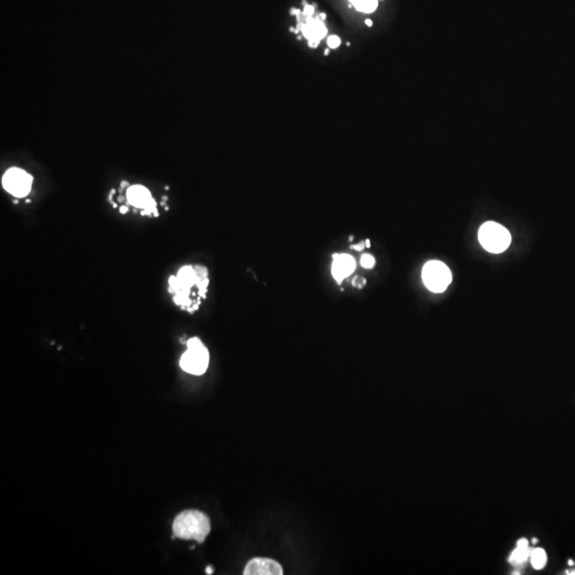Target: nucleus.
<instances>
[{
  "label": "nucleus",
  "mask_w": 575,
  "mask_h": 575,
  "mask_svg": "<svg viewBox=\"0 0 575 575\" xmlns=\"http://www.w3.org/2000/svg\"><path fill=\"white\" fill-rule=\"evenodd\" d=\"M211 525L207 515L197 510H185L175 518L173 532L180 539H194L202 543L210 533Z\"/></svg>",
  "instance_id": "obj_1"
},
{
  "label": "nucleus",
  "mask_w": 575,
  "mask_h": 575,
  "mask_svg": "<svg viewBox=\"0 0 575 575\" xmlns=\"http://www.w3.org/2000/svg\"><path fill=\"white\" fill-rule=\"evenodd\" d=\"M478 240L486 251L492 254H501L510 245L511 236L509 231L502 225L487 222L479 228Z\"/></svg>",
  "instance_id": "obj_2"
},
{
  "label": "nucleus",
  "mask_w": 575,
  "mask_h": 575,
  "mask_svg": "<svg viewBox=\"0 0 575 575\" xmlns=\"http://www.w3.org/2000/svg\"><path fill=\"white\" fill-rule=\"evenodd\" d=\"M187 349L180 359V366L186 373L202 375L209 366V352L198 338L187 341Z\"/></svg>",
  "instance_id": "obj_3"
},
{
  "label": "nucleus",
  "mask_w": 575,
  "mask_h": 575,
  "mask_svg": "<svg viewBox=\"0 0 575 575\" xmlns=\"http://www.w3.org/2000/svg\"><path fill=\"white\" fill-rule=\"evenodd\" d=\"M422 277L424 285L435 293H442L452 283V273L441 261H429L423 267Z\"/></svg>",
  "instance_id": "obj_4"
},
{
  "label": "nucleus",
  "mask_w": 575,
  "mask_h": 575,
  "mask_svg": "<svg viewBox=\"0 0 575 575\" xmlns=\"http://www.w3.org/2000/svg\"><path fill=\"white\" fill-rule=\"evenodd\" d=\"M32 178L20 168H10L3 176V186L11 194L18 197L26 196L31 190Z\"/></svg>",
  "instance_id": "obj_5"
},
{
  "label": "nucleus",
  "mask_w": 575,
  "mask_h": 575,
  "mask_svg": "<svg viewBox=\"0 0 575 575\" xmlns=\"http://www.w3.org/2000/svg\"><path fill=\"white\" fill-rule=\"evenodd\" d=\"M243 573L245 575H281L284 572L277 561L257 557L248 562Z\"/></svg>",
  "instance_id": "obj_6"
},
{
  "label": "nucleus",
  "mask_w": 575,
  "mask_h": 575,
  "mask_svg": "<svg viewBox=\"0 0 575 575\" xmlns=\"http://www.w3.org/2000/svg\"><path fill=\"white\" fill-rule=\"evenodd\" d=\"M331 274L338 284H341L343 279L352 275L356 268V261L354 257L347 254L334 255Z\"/></svg>",
  "instance_id": "obj_7"
},
{
  "label": "nucleus",
  "mask_w": 575,
  "mask_h": 575,
  "mask_svg": "<svg viewBox=\"0 0 575 575\" xmlns=\"http://www.w3.org/2000/svg\"><path fill=\"white\" fill-rule=\"evenodd\" d=\"M127 198L129 203L136 208H144L151 211L155 206L151 193H149L146 187L142 185L131 186L128 190Z\"/></svg>",
  "instance_id": "obj_8"
},
{
  "label": "nucleus",
  "mask_w": 575,
  "mask_h": 575,
  "mask_svg": "<svg viewBox=\"0 0 575 575\" xmlns=\"http://www.w3.org/2000/svg\"><path fill=\"white\" fill-rule=\"evenodd\" d=\"M303 34L309 40V45L312 48H315V43L317 44L318 41L322 40V37L327 33V30L325 28L322 21L318 20H308V24L306 26H303Z\"/></svg>",
  "instance_id": "obj_9"
},
{
  "label": "nucleus",
  "mask_w": 575,
  "mask_h": 575,
  "mask_svg": "<svg viewBox=\"0 0 575 575\" xmlns=\"http://www.w3.org/2000/svg\"><path fill=\"white\" fill-rule=\"evenodd\" d=\"M530 553H532V549L528 548V546H526V547L517 546V549L510 554L509 561L511 562L512 565H524L525 562L527 561V559L530 557Z\"/></svg>",
  "instance_id": "obj_10"
},
{
  "label": "nucleus",
  "mask_w": 575,
  "mask_h": 575,
  "mask_svg": "<svg viewBox=\"0 0 575 575\" xmlns=\"http://www.w3.org/2000/svg\"><path fill=\"white\" fill-rule=\"evenodd\" d=\"M547 560L548 557L545 549L540 548L532 549V553H530V561H532V565L536 570H541V569L545 568L547 565Z\"/></svg>",
  "instance_id": "obj_11"
},
{
  "label": "nucleus",
  "mask_w": 575,
  "mask_h": 575,
  "mask_svg": "<svg viewBox=\"0 0 575 575\" xmlns=\"http://www.w3.org/2000/svg\"><path fill=\"white\" fill-rule=\"evenodd\" d=\"M354 7L360 12L372 13L378 7V0H349Z\"/></svg>",
  "instance_id": "obj_12"
},
{
  "label": "nucleus",
  "mask_w": 575,
  "mask_h": 575,
  "mask_svg": "<svg viewBox=\"0 0 575 575\" xmlns=\"http://www.w3.org/2000/svg\"><path fill=\"white\" fill-rule=\"evenodd\" d=\"M360 264L362 267L370 270V268H373L375 266V258L372 255L365 254L360 259Z\"/></svg>",
  "instance_id": "obj_13"
},
{
  "label": "nucleus",
  "mask_w": 575,
  "mask_h": 575,
  "mask_svg": "<svg viewBox=\"0 0 575 575\" xmlns=\"http://www.w3.org/2000/svg\"><path fill=\"white\" fill-rule=\"evenodd\" d=\"M327 44H328V46H329L330 48H337V47H339V46H340V44H341V40H340V37H339V36H337V35H330V36L328 37Z\"/></svg>",
  "instance_id": "obj_14"
},
{
  "label": "nucleus",
  "mask_w": 575,
  "mask_h": 575,
  "mask_svg": "<svg viewBox=\"0 0 575 575\" xmlns=\"http://www.w3.org/2000/svg\"><path fill=\"white\" fill-rule=\"evenodd\" d=\"M366 284V280L365 278H361V277H356L353 280V286L359 288V289L364 288Z\"/></svg>",
  "instance_id": "obj_15"
},
{
  "label": "nucleus",
  "mask_w": 575,
  "mask_h": 575,
  "mask_svg": "<svg viewBox=\"0 0 575 575\" xmlns=\"http://www.w3.org/2000/svg\"><path fill=\"white\" fill-rule=\"evenodd\" d=\"M314 8L312 7V5H306L304 14L307 15V16H312L314 15Z\"/></svg>",
  "instance_id": "obj_16"
},
{
  "label": "nucleus",
  "mask_w": 575,
  "mask_h": 575,
  "mask_svg": "<svg viewBox=\"0 0 575 575\" xmlns=\"http://www.w3.org/2000/svg\"><path fill=\"white\" fill-rule=\"evenodd\" d=\"M365 247H366V242H360V243H358V244L352 246L353 249H356V251H358V252L364 251Z\"/></svg>",
  "instance_id": "obj_17"
},
{
  "label": "nucleus",
  "mask_w": 575,
  "mask_h": 575,
  "mask_svg": "<svg viewBox=\"0 0 575 575\" xmlns=\"http://www.w3.org/2000/svg\"><path fill=\"white\" fill-rule=\"evenodd\" d=\"M206 573H207V574H212V573H213V570H212L211 567H208L207 569H206Z\"/></svg>",
  "instance_id": "obj_18"
},
{
  "label": "nucleus",
  "mask_w": 575,
  "mask_h": 575,
  "mask_svg": "<svg viewBox=\"0 0 575 575\" xmlns=\"http://www.w3.org/2000/svg\"><path fill=\"white\" fill-rule=\"evenodd\" d=\"M366 26H368V27H372L373 26V22L371 20H366Z\"/></svg>",
  "instance_id": "obj_19"
},
{
  "label": "nucleus",
  "mask_w": 575,
  "mask_h": 575,
  "mask_svg": "<svg viewBox=\"0 0 575 575\" xmlns=\"http://www.w3.org/2000/svg\"><path fill=\"white\" fill-rule=\"evenodd\" d=\"M366 247H371V242H370V240H366Z\"/></svg>",
  "instance_id": "obj_20"
},
{
  "label": "nucleus",
  "mask_w": 575,
  "mask_h": 575,
  "mask_svg": "<svg viewBox=\"0 0 575 575\" xmlns=\"http://www.w3.org/2000/svg\"><path fill=\"white\" fill-rule=\"evenodd\" d=\"M320 18H322V20H325V18H326V14H324V13H322V14H321V15H320Z\"/></svg>",
  "instance_id": "obj_21"
},
{
  "label": "nucleus",
  "mask_w": 575,
  "mask_h": 575,
  "mask_svg": "<svg viewBox=\"0 0 575 575\" xmlns=\"http://www.w3.org/2000/svg\"><path fill=\"white\" fill-rule=\"evenodd\" d=\"M537 542H538V540H537V539H535V538H534V539H533V543H537Z\"/></svg>",
  "instance_id": "obj_22"
},
{
  "label": "nucleus",
  "mask_w": 575,
  "mask_h": 575,
  "mask_svg": "<svg viewBox=\"0 0 575 575\" xmlns=\"http://www.w3.org/2000/svg\"><path fill=\"white\" fill-rule=\"evenodd\" d=\"M328 52H329V51L328 49H326V51H325V54H328Z\"/></svg>",
  "instance_id": "obj_23"
},
{
  "label": "nucleus",
  "mask_w": 575,
  "mask_h": 575,
  "mask_svg": "<svg viewBox=\"0 0 575 575\" xmlns=\"http://www.w3.org/2000/svg\"><path fill=\"white\" fill-rule=\"evenodd\" d=\"M571 574H575V570H574V572H571Z\"/></svg>",
  "instance_id": "obj_24"
}]
</instances>
